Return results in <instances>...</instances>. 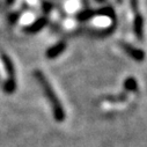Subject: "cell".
Listing matches in <instances>:
<instances>
[{
  "label": "cell",
  "instance_id": "obj_7",
  "mask_svg": "<svg viewBox=\"0 0 147 147\" xmlns=\"http://www.w3.org/2000/svg\"><path fill=\"white\" fill-rule=\"evenodd\" d=\"M125 86H126V88L127 89H130V90H136V87H137V84H136V81H134V79H127L126 81H125Z\"/></svg>",
  "mask_w": 147,
  "mask_h": 147
},
{
  "label": "cell",
  "instance_id": "obj_8",
  "mask_svg": "<svg viewBox=\"0 0 147 147\" xmlns=\"http://www.w3.org/2000/svg\"><path fill=\"white\" fill-rule=\"evenodd\" d=\"M130 6H131V9L133 11L134 14L139 13V5H138V0H130Z\"/></svg>",
  "mask_w": 147,
  "mask_h": 147
},
{
  "label": "cell",
  "instance_id": "obj_9",
  "mask_svg": "<svg viewBox=\"0 0 147 147\" xmlns=\"http://www.w3.org/2000/svg\"><path fill=\"white\" fill-rule=\"evenodd\" d=\"M117 3H119V4H121V3H122V0H117Z\"/></svg>",
  "mask_w": 147,
  "mask_h": 147
},
{
  "label": "cell",
  "instance_id": "obj_1",
  "mask_svg": "<svg viewBox=\"0 0 147 147\" xmlns=\"http://www.w3.org/2000/svg\"><path fill=\"white\" fill-rule=\"evenodd\" d=\"M35 77L36 79L38 80V82L42 85L43 89H44V93L48 97V100L50 101L51 105H52V110H53V115H55V118L58 121V122H63L65 119V111L61 107V103L60 101L58 100V97L56 96V93L53 92L50 82L47 80V78L44 77V74L40 71H36L35 72Z\"/></svg>",
  "mask_w": 147,
  "mask_h": 147
},
{
  "label": "cell",
  "instance_id": "obj_6",
  "mask_svg": "<svg viewBox=\"0 0 147 147\" xmlns=\"http://www.w3.org/2000/svg\"><path fill=\"white\" fill-rule=\"evenodd\" d=\"M66 49V44L64 43V42H60V43H58V44H56L55 47H52V48H50L49 50H48V52H47V57L48 58H56L57 56H59L64 50Z\"/></svg>",
  "mask_w": 147,
  "mask_h": 147
},
{
  "label": "cell",
  "instance_id": "obj_4",
  "mask_svg": "<svg viewBox=\"0 0 147 147\" xmlns=\"http://www.w3.org/2000/svg\"><path fill=\"white\" fill-rule=\"evenodd\" d=\"M122 48L125 50V52L127 55H130L136 60H138V61H142L144 60L145 55H144V52L141 50H138V49H136V48H133V47H131V45H129L126 43H122Z\"/></svg>",
  "mask_w": 147,
  "mask_h": 147
},
{
  "label": "cell",
  "instance_id": "obj_5",
  "mask_svg": "<svg viewBox=\"0 0 147 147\" xmlns=\"http://www.w3.org/2000/svg\"><path fill=\"white\" fill-rule=\"evenodd\" d=\"M47 24V19L45 18H41L38 20H36L35 22H32L31 24H29L28 27H26V31L27 32H37L40 31L42 28H44V26Z\"/></svg>",
  "mask_w": 147,
  "mask_h": 147
},
{
  "label": "cell",
  "instance_id": "obj_3",
  "mask_svg": "<svg viewBox=\"0 0 147 147\" xmlns=\"http://www.w3.org/2000/svg\"><path fill=\"white\" fill-rule=\"evenodd\" d=\"M133 30L138 40H142L144 37V18L140 13L134 14V21H133Z\"/></svg>",
  "mask_w": 147,
  "mask_h": 147
},
{
  "label": "cell",
  "instance_id": "obj_2",
  "mask_svg": "<svg viewBox=\"0 0 147 147\" xmlns=\"http://www.w3.org/2000/svg\"><path fill=\"white\" fill-rule=\"evenodd\" d=\"M0 60H1V63L4 65V68H5V71L7 72V74H8V80L5 84V92L6 93H13L15 90V87H16V84H15V73H14L13 63L11 61V59L5 53L0 55Z\"/></svg>",
  "mask_w": 147,
  "mask_h": 147
}]
</instances>
